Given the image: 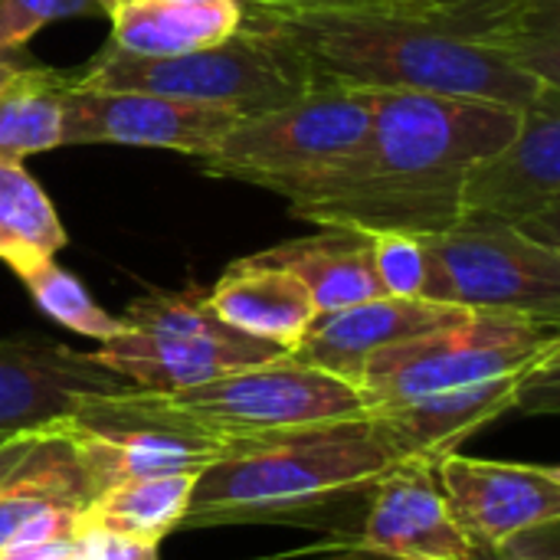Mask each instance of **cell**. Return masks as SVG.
Segmentation results:
<instances>
[{
	"mask_svg": "<svg viewBox=\"0 0 560 560\" xmlns=\"http://www.w3.org/2000/svg\"><path fill=\"white\" fill-rule=\"evenodd\" d=\"M440 489L479 551H509L560 522L558 466L499 463L450 453L436 463Z\"/></svg>",
	"mask_w": 560,
	"mask_h": 560,
	"instance_id": "obj_11",
	"label": "cell"
},
{
	"mask_svg": "<svg viewBox=\"0 0 560 560\" xmlns=\"http://www.w3.org/2000/svg\"><path fill=\"white\" fill-rule=\"evenodd\" d=\"M66 243V226L36 177L23 161H0V262L23 276L56 259Z\"/></svg>",
	"mask_w": 560,
	"mask_h": 560,
	"instance_id": "obj_23",
	"label": "cell"
},
{
	"mask_svg": "<svg viewBox=\"0 0 560 560\" xmlns=\"http://www.w3.org/2000/svg\"><path fill=\"white\" fill-rule=\"evenodd\" d=\"M515 560H541V558H515Z\"/></svg>",
	"mask_w": 560,
	"mask_h": 560,
	"instance_id": "obj_33",
	"label": "cell"
},
{
	"mask_svg": "<svg viewBox=\"0 0 560 560\" xmlns=\"http://www.w3.org/2000/svg\"><path fill=\"white\" fill-rule=\"evenodd\" d=\"M459 226H509L560 249V85L522 108L505 148L466 171Z\"/></svg>",
	"mask_w": 560,
	"mask_h": 560,
	"instance_id": "obj_10",
	"label": "cell"
},
{
	"mask_svg": "<svg viewBox=\"0 0 560 560\" xmlns=\"http://www.w3.org/2000/svg\"><path fill=\"white\" fill-rule=\"evenodd\" d=\"M397 459H404L400 450L368 413L233 446L197 476L180 528L269 522L371 492Z\"/></svg>",
	"mask_w": 560,
	"mask_h": 560,
	"instance_id": "obj_3",
	"label": "cell"
},
{
	"mask_svg": "<svg viewBox=\"0 0 560 560\" xmlns=\"http://www.w3.org/2000/svg\"><path fill=\"white\" fill-rule=\"evenodd\" d=\"M518 121V108L486 98L374 89V118L358 154L289 200V213L361 233L456 230L466 171L505 148Z\"/></svg>",
	"mask_w": 560,
	"mask_h": 560,
	"instance_id": "obj_1",
	"label": "cell"
},
{
	"mask_svg": "<svg viewBox=\"0 0 560 560\" xmlns=\"http://www.w3.org/2000/svg\"><path fill=\"white\" fill-rule=\"evenodd\" d=\"M207 302L230 328L282 351H295L318 315L308 289L292 272L259 256L236 259L207 292Z\"/></svg>",
	"mask_w": 560,
	"mask_h": 560,
	"instance_id": "obj_17",
	"label": "cell"
},
{
	"mask_svg": "<svg viewBox=\"0 0 560 560\" xmlns=\"http://www.w3.org/2000/svg\"><path fill=\"white\" fill-rule=\"evenodd\" d=\"M59 433L66 436L92 499L108 486L128 479L174 472L200 476L207 466L220 463L233 450L200 433L138 420H112L98 413H79L66 420L59 423Z\"/></svg>",
	"mask_w": 560,
	"mask_h": 560,
	"instance_id": "obj_15",
	"label": "cell"
},
{
	"mask_svg": "<svg viewBox=\"0 0 560 560\" xmlns=\"http://www.w3.org/2000/svg\"><path fill=\"white\" fill-rule=\"evenodd\" d=\"M0 560H79V535L36 545V548H13V551H3Z\"/></svg>",
	"mask_w": 560,
	"mask_h": 560,
	"instance_id": "obj_28",
	"label": "cell"
},
{
	"mask_svg": "<svg viewBox=\"0 0 560 560\" xmlns=\"http://www.w3.org/2000/svg\"><path fill=\"white\" fill-rule=\"evenodd\" d=\"M240 7H331L341 0H236Z\"/></svg>",
	"mask_w": 560,
	"mask_h": 560,
	"instance_id": "obj_30",
	"label": "cell"
},
{
	"mask_svg": "<svg viewBox=\"0 0 560 560\" xmlns=\"http://www.w3.org/2000/svg\"><path fill=\"white\" fill-rule=\"evenodd\" d=\"M361 551L390 560H479L482 551L459 528L436 479V463L397 459L371 489Z\"/></svg>",
	"mask_w": 560,
	"mask_h": 560,
	"instance_id": "obj_14",
	"label": "cell"
},
{
	"mask_svg": "<svg viewBox=\"0 0 560 560\" xmlns=\"http://www.w3.org/2000/svg\"><path fill=\"white\" fill-rule=\"evenodd\" d=\"M69 69L0 59V161L62 148Z\"/></svg>",
	"mask_w": 560,
	"mask_h": 560,
	"instance_id": "obj_20",
	"label": "cell"
},
{
	"mask_svg": "<svg viewBox=\"0 0 560 560\" xmlns=\"http://www.w3.org/2000/svg\"><path fill=\"white\" fill-rule=\"evenodd\" d=\"M72 16H102V7L95 0H0V59L20 56L43 26Z\"/></svg>",
	"mask_w": 560,
	"mask_h": 560,
	"instance_id": "obj_25",
	"label": "cell"
},
{
	"mask_svg": "<svg viewBox=\"0 0 560 560\" xmlns=\"http://www.w3.org/2000/svg\"><path fill=\"white\" fill-rule=\"evenodd\" d=\"M121 322L125 331L98 345L92 358L131 387L154 394L197 387L289 354L220 322L200 289L141 295L125 308Z\"/></svg>",
	"mask_w": 560,
	"mask_h": 560,
	"instance_id": "obj_8",
	"label": "cell"
},
{
	"mask_svg": "<svg viewBox=\"0 0 560 560\" xmlns=\"http://www.w3.org/2000/svg\"><path fill=\"white\" fill-rule=\"evenodd\" d=\"M466 315H469L466 308L443 305V302L381 295V299H368L338 312L315 315L312 328L289 354L354 384L361 364L374 358L377 351H387L400 341L446 328Z\"/></svg>",
	"mask_w": 560,
	"mask_h": 560,
	"instance_id": "obj_16",
	"label": "cell"
},
{
	"mask_svg": "<svg viewBox=\"0 0 560 560\" xmlns=\"http://www.w3.org/2000/svg\"><path fill=\"white\" fill-rule=\"evenodd\" d=\"M240 115L151 92H98L69 82L62 102V144L167 148L200 161Z\"/></svg>",
	"mask_w": 560,
	"mask_h": 560,
	"instance_id": "obj_12",
	"label": "cell"
},
{
	"mask_svg": "<svg viewBox=\"0 0 560 560\" xmlns=\"http://www.w3.org/2000/svg\"><path fill=\"white\" fill-rule=\"evenodd\" d=\"M558 361L560 325L525 315L469 312L446 328L377 351L361 364L354 387L368 417H387L505 377L548 374L558 371Z\"/></svg>",
	"mask_w": 560,
	"mask_h": 560,
	"instance_id": "obj_5",
	"label": "cell"
},
{
	"mask_svg": "<svg viewBox=\"0 0 560 560\" xmlns=\"http://www.w3.org/2000/svg\"><path fill=\"white\" fill-rule=\"evenodd\" d=\"M85 413L174 427L226 446H253L305 427L354 420L368 410L351 381L282 354L171 394L128 387L92 404Z\"/></svg>",
	"mask_w": 560,
	"mask_h": 560,
	"instance_id": "obj_4",
	"label": "cell"
},
{
	"mask_svg": "<svg viewBox=\"0 0 560 560\" xmlns=\"http://www.w3.org/2000/svg\"><path fill=\"white\" fill-rule=\"evenodd\" d=\"M20 282L26 285L30 299L36 302V308L43 315H49L56 325H62L75 335H85V338L105 345L125 331L121 315H108L69 269L56 266V259L39 262L36 269L23 272Z\"/></svg>",
	"mask_w": 560,
	"mask_h": 560,
	"instance_id": "obj_24",
	"label": "cell"
},
{
	"mask_svg": "<svg viewBox=\"0 0 560 560\" xmlns=\"http://www.w3.org/2000/svg\"><path fill=\"white\" fill-rule=\"evenodd\" d=\"M315 236H299L256 253L262 262L292 272L312 295L318 315L338 312L368 299H381L384 289L374 272L371 233L318 226Z\"/></svg>",
	"mask_w": 560,
	"mask_h": 560,
	"instance_id": "obj_18",
	"label": "cell"
},
{
	"mask_svg": "<svg viewBox=\"0 0 560 560\" xmlns=\"http://www.w3.org/2000/svg\"><path fill=\"white\" fill-rule=\"evenodd\" d=\"M10 436H13V433H10ZM0 440H7V436H3V433H0Z\"/></svg>",
	"mask_w": 560,
	"mask_h": 560,
	"instance_id": "obj_34",
	"label": "cell"
},
{
	"mask_svg": "<svg viewBox=\"0 0 560 560\" xmlns=\"http://www.w3.org/2000/svg\"><path fill=\"white\" fill-rule=\"evenodd\" d=\"M194 482H197L194 472H174V476H148V479H128L108 486L85 505L79 528H95L144 545H161V538L180 528L190 505Z\"/></svg>",
	"mask_w": 560,
	"mask_h": 560,
	"instance_id": "obj_22",
	"label": "cell"
},
{
	"mask_svg": "<svg viewBox=\"0 0 560 560\" xmlns=\"http://www.w3.org/2000/svg\"><path fill=\"white\" fill-rule=\"evenodd\" d=\"M240 26L302 59L322 85L486 98L518 112L560 85L495 49L354 7H243Z\"/></svg>",
	"mask_w": 560,
	"mask_h": 560,
	"instance_id": "obj_2",
	"label": "cell"
},
{
	"mask_svg": "<svg viewBox=\"0 0 560 560\" xmlns=\"http://www.w3.org/2000/svg\"><path fill=\"white\" fill-rule=\"evenodd\" d=\"M92 502L82 469L59 433L49 427L36 436L30 453L13 466V472L0 482V555L10 535L46 509H75L85 512Z\"/></svg>",
	"mask_w": 560,
	"mask_h": 560,
	"instance_id": "obj_21",
	"label": "cell"
},
{
	"mask_svg": "<svg viewBox=\"0 0 560 560\" xmlns=\"http://www.w3.org/2000/svg\"><path fill=\"white\" fill-rule=\"evenodd\" d=\"M79 560H161L158 545L115 538L95 528H79Z\"/></svg>",
	"mask_w": 560,
	"mask_h": 560,
	"instance_id": "obj_27",
	"label": "cell"
},
{
	"mask_svg": "<svg viewBox=\"0 0 560 560\" xmlns=\"http://www.w3.org/2000/svg\"><path fill=\"white\" fill-rule=\"evenodd\" d=\"M174 3H203V0H174Z\"/></svg>",
	"mask_w": 560,
	"mask_h": 560,
	"instance_id": "obj_32",
	"label": "cell"
},
{
	"mask_svg": "<svg viewBox=\"0 0 560 560\" xmlns=\"http://www.w3.org/2000/svg\"><path fill=\"white\" fill-rule=\"evenodd\" d=\"M420 243L427 253V302L560 325L558 246L509 226H456L420 236Z\"/></svg>",
	"mask_w": 560,
	"mask_h": 560,
	"instance_id": "obj_9",
	"label": "cell"
},
{
	"mask_svg": "<svg viewBox=\"0 0 560 560\" xmlns=\"http://www.w3.org/2000/svg\"><path fill=\"white\" fill-rule=\"evenodd\" d=\"M43 430H30V433H13L7 440H0V482L13 472V466L30 453V446L36 443Z\"/></svg>",
	"mask_w": 560,
	"mask_h": 560,
	"instance_id": "obj_29",
	"label": "cell"
},
{
	"mask_svg": "<svg viewBox=\"0 0 560 560\" xmlns=\"http://www.w3.org/2000/svg\"><path fill=\"white\" fill-rule=\"evenodd\" d=\"M374 272L384 295L394 299H423L427 282V253L420 236L410 233H371Z\"/></svg>",
	"mask_w": 560,
	"mask_h": 560,
	"instance_id": "obj_26",
	"label": "cell"
},
{
	"mask_svg": "<svg viewBox=\"0 0 560 560\" xmlns=\"http://www.w3.org/2000/svg\"><path fill=\"white\" fill-rule=\"evenodd\" d=\"M371 118L374 89L318 85L285 105L240 115L197 167L299 200L358 154Z\"/></svg>",
	"mask_w": 560,
	"mask_h": 560,
	"instance_id": "obj_6",
	"label": "cell"
},
{
	"mask_svg": "<svg viewBox=\"0 0 560 560\" xmlns=\"http://www.w3.org/2000/svg\"><path fill=\"white\" fill-rule=\"evenodd\" d=\"M98 7H102V16H112L121 3H128V0H95Z\"/></svg>",
	"mask_w": 560,
	"mask_h": 560,
	"instance_id": "obj_31",
	"label": "cell"
},
{
	"mask_svg": "<svg viewBox=\"0 0 560 560\" xmlns=\"http://www.w3.org/2000/svg\"><path fill=\"white\" fill-rule=\"evenodd\" d=\"M131 384L92 354L46 338H0V433L59 427Z\"/></svg>",
	"mask_w": 560,
	"mask_h": 560,
	"instance_id": "obj_13",
	"label": "cell"
},
{
	"mask_svg": "<svg viewBox=\"0 0 560 560\" xmlns=\"http://www.w3.org/2000/svg\"><path fill=\"white\" fill-rule=\"evenodd\" d=\"M108 46L131 56H180L230 39L243 23L236 0H128L112 16Z\"/></svg>",
	"mask_w": 560,
	"mask_h": 560,
	"instance_id": "obj_19",
	"label": "cell"
},
{
	"mask_svg": "<svg viewBox=\"0 0 560 560\" xmlns=\"http://www.w3.org/2000/svg\"><path fill=\"white\" fill-rule=\"evenodd\" d=\"M69 82L98 92H151L233 115L285 105L322 85L302 59L243 26L217 46L180 56H131L105 46L85 66L69 69Z\"/></svg>",
	"mask_w": 560,
	"mask_h": 560,
	"instance_id": "obj_7",
	"label": "cell"
}]
</instances>
